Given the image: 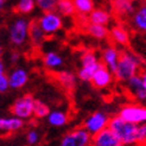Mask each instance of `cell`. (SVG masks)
<instances>
[{
	"label": "cell",
	"instance_id": "cell-1",
	"mask_svg": "<svg viewBox=\"0 0 146 146\" xmlns=\"http://www.w3.org/2000/svg\"><path fill=\"white\" fill-rule=\"evenodd\" d=\"M108 127L118 137L122 145H134L138 144V127L133 122H129L118 114L111 118Z\"/></svg>",
	"mask_w": 146,
	"mask_h": 146
},
{
	"label": "cell",
	"instance_id": "cell-2",
	"mask_svg": "<svg viewBox=\"0 0 146 146\" xmlns=\"http://www.w3.org/2000/svg\"><path fill=\"white\" fill-rule=\"evenodd\" d=\"M30 26L31 21L26 19L25 16H19L13 18L7 26V38L11 45L16 48L24 46L30 40Z\"/></svg>",
	"mask_w": 146,
	"mask_h": 146
},
{
	"label": "cell",
	"instance_id": "cell-3",
	"mask_svg": "<svg viewBox=\"0 0 146 146\" xmlns=\"http://www.w3.org/2000/svg\"><path fill=\"white\" fill-rule=\"evenodd\" d=\"M140 67H141L140 57H138L135 54L131 52V51L125 50L121 52L118 67L114 70V76L118 81L125 83L132 76L138 75Z\"/></svg>",
	"mask_w": 146,
	"mask_h": 146
},
{
	"label": "cell",
	"instance_id": "cell-4",
	"mask_svg": "<svg viewBox=\"0 0 146 146\" xmlns=\"http://www.w3.org/2000/svg\"><path fill=\"white\" fill-rule=\"evenodd\" d=\"M36 20H37L38 25L42 27V30L46 33V36L56 35L62 30L64 25L63 16L56 10L44 11Z\"/></svg>",
	"mask_w": 146,
	"mask_h": 146
},
{
	"label": "cell",
	"instance_id": "cell-5",
	"mask_svg": "<svg viewBox=\"0 0 146 146\" xmlns=\"http://www.w3.org/2000/svg\"><path fill=\"white\" fill-rule=\"evenodd\" d=\"M35 102L36 99L31 95V94H24L23 96H20L13 101L11 105V114L19 116V118L29 120L32 116H35Z\"/></svg>",
	"mask_w": 146,
	"mask_h": 146
},
{
	"label": "cell",
	"instance_id": "cell-6",
	"mask_svg": "<svg viewBox=\"0 0 146 146\" xmlns=\"http://www.w3.org/2000/svg\"><path fill=\"white\" fill-rule=\"evenodd\" d=\"M118 114L129 122H133L135 125H141L146 122V105L141 102L127 104L119 109Z\"/></svg>",
	"mask_w": 146,
	"mask_h": 146
},
{
	"label": "cell",
	"instance_id": "cell-7",
	"mask_svg": "<svg viewBox=\"0 0 146 146\" xmlns=\"http://www.w3.org/2000/svg\"><path fill=\"white\" fill-rule=\"evenodd\" d=\"M93 135L84 127H78L64 134L61 139V146H88L92 145Z\"/></svg>",
	"mask_w": 146,
	"mask_h": 146
},
{
	"label": "cell",
	"instance_id": "cell-8",
	"mask_svg": "<svg viewBox=\"0 0 146 146\" xmlns=\"http://www.w3.org/2000/svg\"><path fill=\"white\" fill-rule=\"evenodd\" d=\"M109 120H111V118H109L106 112L96 111V112H93L90 115L86 118V120L83 121V127L92 135H94L101 132L102 129L107 128L109 125Z\"/></svg>",
	"mask_w": 146,
	"mask_h": 146
},
{
	"label": "cell",
	"instance_id": "cell-9",
	"mask_svg": "<svg viewBox=\"0 0 146 146\" xmlns=\"http://www.w3.org/2000/svg\"><path fill=\"white\" fill-rule=\"evenodd\" d=\"M114 78H115L114 72L109 68H107L106 65L102 64L94 74L92 78V84L96 89H107L112 86Z\"/></svg>",
	"mask_w": 146,
	"mask_h": 146
},
{
	"label": "cell",
	"instance_id": "cell-10",
	"mask_svg": "<svg viewBox=\"0 0 146 146\" xmlns=\"http://www.w3.org/2000/svg\"><path fill=\"white\" fill-rule=\"evenodd\" d=\"M128 92L138 102H141V104H146V89L144 88L143 84V80L141 76L138 74L131 77L128 81L125 82Z\"/></svg>",
	"mask_w": 146,
	"mask_h": 146
},
{
	"label": "cell",
	"instance_id": "cell-11",
	"mask_svg": "<svg viewBox=\"0 0 146 146\" xmlns=\"http://www.w3.org/2000/svg\"><path fill=\"white\" fill-rule=\"evenodd\" d=\"M25 126V120L16 115L11 116H1L0 118V131L3 134L16 133L23 129Z\"/></svg>",
	"mask_w": 146,
	"mask_h": 146
},
{
	"label": "cell",
	"instance_id": "cell-12",
	"mask_svg": "<svg viewBox=\"0 0 146 146\" xmlns=\"http://www.w3.org/2000/svg\"><path fill=\"white\" fill-rule=\"evenodd\" d=\"M120 56H121V52L119 51V49L112 44H109L102 49L100 58H101L102 64L106 65L107 68H109L114 72V70L116 69V67H118Z\"/></svg>",
	"mask_w": 146,
	"mask_h": 146
},
{
	"label": "cell",
	"instance_id": "cell-13",
	"mask_svg": "<svg viewBox=\"0 0 146 146\" xmlns=\"http://www.w3.org/2000/svg\"><path fill=\"white\" fill-rule=\"evenodd\" d=\"M92 145L94 146H120L122 144L118 139V137L114 134L113 131L109 127H107L105 129H102L101 132L93 135Z\"/></svg>",
	"mask_w": 146,
	"mask_h": 146
},
{
	"label": "cell",
	"instance_id": "cell-14",
	"mask_svg": "<svg viewBox=\"0 0 146 146\" xmlns=\"http://www.w3.org/2000/svg\"><path fill=\"white\" fill-rule=\"evenodd\" d=\"M9 80H10L11 89L13 90L23 89L29 82V72L23 67H16L10 71Z\"/></svg>",
	"mask_w": 146,
	"mask_h": 146
},
{
	"label": "cell",
	"instance_id": "cell-15",
	"mask_svg": "<svg viewBox=\"0 0 146 146\" xmlns=\"http://www.w3.org/2000/svg\"><path fill=\"white\" fill-rule=\"evenodd\" d=\"M129 23L133 30L146 35V1L135 7L129 18Z\"/></svg>",
	"mask_w": 146,
	"mask_h": 146
},
{
	"label": "cell",
	"instance_id": "cell-16",
	"mask_svg": "<svg viewBox=\"0 0 146 146\" xmlns=\"http://www.w3.org/2000/svg\"><path fill=\"white\" fill-rule=\"evenodd\" d=\"M69 121V116L67 112H64L63 109H52L50 111L49 115L46 116V122L48 125L55 128H61L64 127Z\"/></svg>",
	"mask_w": 146,
	"mask_h": 146
},
{
	"label": "cell",
	"instance_id": "cell-17",
	"mask_svg": "<svg viewBox=\"0 0 146 146\" xmlns=\"http://www.w3.org/2000/svg\"><path fill=\"white\" fill-rule=\"evenodd\" d=\"M109 37H111L114 44L120 46H126L129 43V33L121 25H114L109 30Z\"/></svg>",
	"mask_w": 146,
	"mask_h": 146
},
{
	"label": "cell",
	"instance_id": "cell-18",
	"mask_svg": "<svg viewBox=\"0 0 146 146\" xmlns=\"http://www.w3.org/2000/svg\"><path fill=\"white\" fill-rule=\"evenodd\" d=\"M43 64L48 70H58L63 67V57L56 51H49L43 55Z\"/></svg>",
	"mask_w": 146,
	"mask_h": 146
},
{
	"label": "cell",
	"instance_id": "cell-19",
	"mask_svg": "<svg viewBox=\"0 0 146 146\" xmlns=\"http://www.w3.org/2000/svg\"><path fill=\"white\" fill-rule=\"evenodd\" d=\"M113 10L120 17H131L135 10L133 1L128 0H113Z\"/></svg>",
	"mask_w": 146,
	"mask_h": 146
},
{
	"label": "cell",
	"instance_id": "cell-20",
	"mask_svg": "<svg viewBox=\"0 0 146 146\" xmlns=\"http://www.w3.org/2000/svg\"><path fill=\"white\" fill-rule=\"evenodd\" d=\"M111 13L104 9H94L88 16V21L94 24H101V25H108L111 23Z\"/></svg>",
	"mask_w": 146,
	"mask_h": 146
},
{
	"label": "cell",
	"instance_id": "cell-21",
	"mask_svg": "<svg viewBox=\"0 0 146 146\" xmlns=\"http://www.w3.org/2000/svg\"><path fill=\"white\" fill-rule=\"evenodd\" d=\"M46 37H48L46 33L42 30V27L38 25L37 20H32L30 26V42L35 46H39L43 44V42L45 40Z\"/></svg>",
	"mask_w": 146,
	"mask_h": 146
},
{
	"label": "cell",
	"instance_id": "cell-22",
	"mask_svg": "<svg viewBox=\"0 0 146 146\" xmlns=\"http://www.w3.org/2000/svg\"><path fill=\"white\" fill-rule=\"evenodd\" d=\"M102 65V62L95 63V64H86L81 65V68L77 71V77L80 81L82 82H92V78L94 74L96 72V70Z\"/></svg>",
	"mask_w": 146,
	"mask_h": 146
},
{
	"label": "cell",
	"instance_id": "cell-23",
	"mask_svg": "<svg viewBox=\"0 0 146 146\" xmlns=\"http://www.w3.org/2000/svg\"><path fill=\"white\" fill-rule=\"evenodd\" d=\"M77 75H75L72 71L69 70H62L57 74V81L60 82L62 87H64L65 89H72L76 86V80Z\"/></svg>",
	"mask_w": 146,
	"mask_h": 146
},
{
	"label": "cell",
	"instance_id": "cell-24",
	"mask_svg": "<svg viewBox=\"0 0 146 146\" xmlns=\"http://www.w3.org/2000/svg\"><path fill=\"white\" fill-rule=\"evenodd\" d=\"M37 3L36 0H17L16 5H14V11L20 16H29L35 12L37 9Z\"/></svg>",
	"mask_w": 146,
	"mask_h": 146
},
{
	"label": "cell",
	"instance_id": "cell-25",
	"mask_svg": "<svg viewBox=\"0 0 146 146\" xmlns=\"http://www.w3.org/2000/svg\"><path fill=\"white\" fill-rule=\"evenodd\" d=\"M86 29H87V32H88L93 38L99 39V40H104L109 36V31L106 25L89 23Z\"/></svg>",
	"mask_w": 146,
	"mask_h": 146
},
{
	"label": "cell",
	"instance_id": "cell-26",
	"mask_svg": "<svg viewBox=\"0 0 146 146\" xmlns=\"http://www.w3.org/2000/svg\"><path fill=\"white\" fill-rule=\"evenodd\" d=\"M56 11H58L63 17H72L76 13L74 0H57Z\"/></svg>",
	"mask_w": 146,
	"mask_h": 146
},
{
	"label": "cell",
	"instance_id": "cell-27",
	"mask_svg": "<svg viewBox=\"0 0 146 146\" xmlns=\"http://www.w3.org/2000/svg\"><path fill=\"white\" fill-rule=\"evenodd\" d=\"M76 13L80 16H89V13L95 9L93 0H74Z\"/></svg>",
	"mask_w": 146,
	"mask_h": 146
},
{
	"label": "cell",
	"instance_id": "cell-28",
	"mask_svg": "<svg viewBox=\"0 0 146 146\" xmlns=\"http://www.w3.org/2000/svg\"><path fill=\"white\" fill-rule=\"evenodd\" d=\"M51 109L49 108V106L43 102L42 100H37L36 99L35 102V118L36 119H46V116L49 115Z\"/></svg>",
	"mask_w": 146,
	"mask_h": 146
},
{
	"label": "cell",
	"instance_id": "cell-29",
	"mask_svg": "<svg viewBox=\"0 0 146 146\" xmlns=\"http://www.w3.org/2000/svg\"><path fill=\"white\" fill-rule=\"evenodd\" d=\"M25 139H26V144L27 145H31V146L38 145L39 141H40V133H39V131L36 129V128L29 129L26 132Z\"/></svg>",
	"mask_w": 146,
	"mask_h": 146
},
{
	"label": "cell",
	"instance_id": "cell-30",
	"mask_svg": "<svg viewBox=\"0 0 146 146\" xmlns=\"http://www.w3.org/2000/svg\"><path fill=\"white\" fill-rule=\"evenodd\" d=\"M36 3H37L38 9L42 12H44V11L55 10L56 9L57 0H36Z\"/></svg>",
	"mask_w": 146,
	"mask_h": 146
},
{
	"label": "cell",
	"instance_id": "cell-31",
	"mask_svg": "<svg viewBox=\"0 0 146 146\" xmlns=\"http://www.w3.org/2000/svg\"><path fill=\"white\" fill-rule=\"evenodd\" d=\"M9 89H11L9 75H6V74H0V93L5 94V93L9 92Z\"/></svg>",
	"mask_w": 146,
	"mask_h": 146
},
{
	"label": "cell",
	"instance_id": "cell-32",
	"mask_svg": "<svg viewBox=\"0 0 146 146\" xmlns=\"http://www.w3.org/2000/svg\"><path fill=\"white\" fill-rule=\"evenodd\" d=\"M138 144H146V122L138 127Z\"/></svg>",
	"mask_w": 146,
	"mask_h": 146
},
{
	"label": "cell",
	"instance_id": "cell-33",
	"mask_svg": "<svg viewBox=\"0 0 146 146\" xmlns=\"http://www.w3.org/2000/svg\"><path fill=\"white\" fill-rule=\"evenodd\" d=\"M19 60H20V54L18 52V51H13V52H11V55H10V61H11L12 64H17Z\"/></svg>",
	"mask_w": 146,
	"mask_h": 146
},
{
	"label": "cell",
	"instance_id": "cell-34",
	"mask_svg": "<svg viewBox=\"0 0 146 146\" xmlns=\"http://www.w3.org/2000/svg\"><path fill=\"white\" fill-rule=\"evenodd\" d=\"M140 76H141V80H143V84H144V88L146 89V69L141 72L140 74Z\"/></svg>",
	"mask_w": 146,
	"mask_h": 146
},
{
	"label": "cell",
	"instance_id": "cell-35",
	"mask_svg": "<svg viewBox=\"0 0 146 146\" xmlns=\"http://www.w3.org/2000/svg\"><path fill=\"white\" fill-rule=\"evenodd\" d=\"M0 74H5V64L3 61L0 62Z\"/></svg>",
	"mask_w": 146,
	"mask_h": 146
},
{
	"label": "cell",
	"instance_id": "cell-36",
	"mask_svg": "<svg viewBox=\"0 0 146 146\" xmlns=\"http://www.w3.org/2000/svg\"><path fill=\"white\" fill-rule=\"evenodd\" d=\"M6 1H7V0H0V9H4V7H5V5H6Z\"/></svg>",
	"mask_w": 146,
	"mask_h": 146
},
{
	"label": "cell",
	"instance_id": "cell-37",
	"mask_svg": "<svg viewBox=\"0 0 146 146\" xmlns=\"http://www.w3.org/2000/svg\"><path fill=\"white\" fill-rule=\"evenodd\" d=\"M128 1H133V3H137V1H139V0H128Z\"/></svg>",
	"mask_w": 146,
	"mask_h": 146
}]
</instances>
